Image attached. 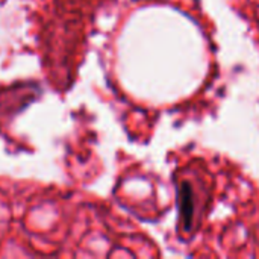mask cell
I'll return each instance as SVG.
<instances>
[{
	"mask_svg": "<svg viewBox=\"0 0 259 259\" xmlns=\"http://www.w3.org/2000/svg\"><path fill=\"white\" fill-rule=\"evenodd\" d=\"M181 200H182V212L185 215V220L187 223H190L191 220V212H193V208H191V191L188 188V185H184L182 188V196H181Z\"/></svg>",
	"mask_w": 259,
	"mask_h": 259,
	"instance_id": "cell-1",
	"label": "cell"
}]
</instances>
